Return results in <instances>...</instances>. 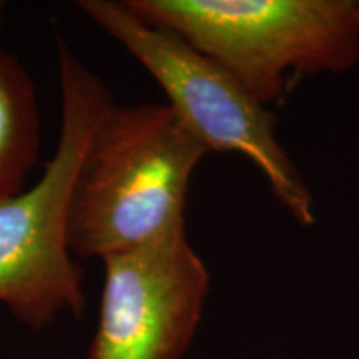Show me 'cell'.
<instances>
[{"mask_svg":"<svg viewBox=\"0 0 359 359\" xmlns=\"http://www.w3.org/2000/svg\"><path fill=\"white\" fill-rule=\"evenodd\" d=\"M102 263L100 318L88 359L182 358L210 290V273L185 228Z\"/></svg>","mask_w":359,"mask_h":359,"instance_id":"cell-5","label":"cell"},{"mask_svg":"<svg viewBox=\"0 0 359 359\" xmlns=\"http://www.w3.org/2000/svg\"><path fill=\"white\" fill-rule=\"evenodd\" d=\"M228 70L264 107L291 75L359 64V0H123Z\"/></svg>","mask_w":359,"mask_h":359,"instance_id":"cell-3","label":"cell"},{"mask_svg":"<svg viewBox=\"0 0 359 359\" xmlns=\"http://www.w3.org/2000/svg\"><path fill=\"white\" fill-rule=\"evenodd\" d=\"M4 12H6V2L0 0V30H2V24H4Z\"/></svg>","mask_w":359,"mask_h":359,"instance_id":"cell-7","label":"cell"},{"mask_svg":"<svg viewBox=\"0 0 359 359\" xmlns=\"http://www.w3.org/2000/svg\"><path fill=\"white\" fill-rule=\"evenodd\" d=\"M208 154L168 103H111L74 182L72 255L103 259L185 228L191 175Z\"/></svg>","mask_w":359,"mask_h":359,"instance_id":"cell-1","label":"cell"},{"mask_svg":"<svg viewBox=\"0 0 359 359\" xmlns=\"http://www.w3.org/2000/svg\"><path fill=\"white\" fill-rule=\"evenodd\" d=\"M40 110L25 65L0 48V201L25 190L40 154Z\"/></svg>","mask_w":359,"mask_h":359,"instance_id":"cell-6","label":"cell"},{"mask_svg":"<svg viewBox=\"0 0 359 359\" xmlns=\"http://www.w3.org/2000/svg\"><path fill=\"white\" fill-rule=\"evenodd\" d=\"M60 133L55 154L32 187L0 201V303L39 331L62 311L85 309L83 273L69 248L72 190L93 130L114 98L103 80L57 42Z\"/></svg>","mask_w":359,"mask_h":359,"instance_id":"cell-2","label":"cell"},{"mask_svg":"<svg viewBox=\"0 0 359 359\" xmlns=\"http://www.w3.org/2000/svg\"><path fill=\"white\" fill-rule=\"evenodd\" d=\"M75 6L156 80L168 105L210 154H238L253 161L291 217L311 226L313 195L278 142L273 111L222 65L177 34L135 15L123 0H79Z\"/></svg>","mask_w":359,"mask_h":359,"instance_id":"cell-4","label":"cell"}]
</instances>
